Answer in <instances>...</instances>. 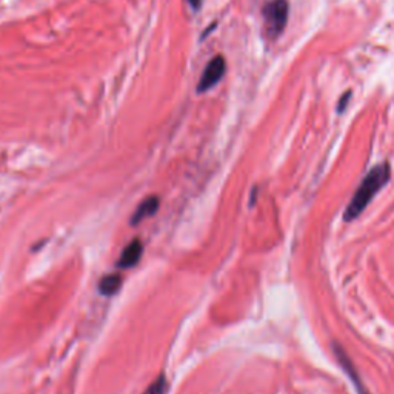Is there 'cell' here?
I'll return each instance as SVG.
<instances>
[{
	"mask_svg": "<svg viewBox=\"0 0 394 394\" xmlns=\"http://www.w3.org/2000/svg\"><path fill=\"white\" fill-rule=\"evenodd\" d=\"M390 177L391 168L387 162L371 168L367 176L362 179L358 190H356L354 196L351 197L348 206H346V210L344 211V220L351 222L354 219H358L359 215L367 210V206L374 197H376V194L388 183Z\"/></svg>",
	"mask_w": 394,
	"mask_h": 394,
	"instance_id": "1",
	"label": "cell"
},
{
	"mask_svg": "<svg viewBox=\"0 0 394 394\" xmlns=\"http://www.w3.org/2000/svg\"><path fill=\"white\" fill-rule=\"evenodd\" d=\"M264 21L267 33L271 39H276L282 31L285 30L287 22H288V13H289V5L287 0H270L265 4L264 9Z\"/></svg>",
	"mask_w": 394,
	"mask_h": 394,
	"instance_id": "2",
	"label": "cell"
},
{
	"mask_svg": "<svg viewBox=\"0 0 394 394\" xmlns=\"http://www.w3.org/2000/svg\"><path fill=\"white\" fill-rule=\"evenodd\" d=\"M225 70H227V63H225V59L222 55H215L213 58L208 65H206V68L203 70L202 78L197 83V91L199 92H205L211 90L214 85H218L220 82V79L223 78Z\"/></svg>",
	"mask_w": 394,
	"mask_h": 394,
	"instance_id": "3",
	"label": "cell"
},
{
	"mask_svg": "<svg viewBox=\"0 0 394 394\" xmlns=\"http://www.w3.org/2000/svg\"><path fill=\"white\" fill-rule=\"evenodd\" d=\"M333 348H334V354H336V358L337 361H339L341 363V367L344 368V371L348 374V378L350 380L353 382V385L356 387V391H358V394H370L367 390H365V385L362 383L361 380V376H359V373L358 370H356V367L353 365L351 359L348 358V354L345 353V350L342 348V346L339 344H334L333 345Z\"/></svg>",
	"mask_w": 394,
	"mask_h": 394,
	"instance_id": "4",
	"label": "cell"
},
{
	"mask_svg": "<svg viewBox=\"0 0 394 394\" xmlns=\"http://www.w3.org/2000/svg\"><path fill=\"white\" fill-rule=\"evenodd\" d=\"M142 251H144V245L142 242H140L139 239H134L131 243H128V245L125 247L124 252H122V256L117 262V265L120 268H131L134 267L137 262L140 260V257H142Z\"/></svg>",
	"mask_w": 394,
	"mask_h": 394,
	"instance_id": "5",
	"label": "cell"
},
{
	"mask_svg": "<svg viewBox=\"0 0 394 394\" xmlns=\"http://www.w3.org/2000/svg\"><path fill=\"white\" fill-rule=\"evenodd\" d=\"M159 208V199L156 196H149L147 197L145 201L140 202V205L137 206V210L134 211V215H133V220H131V223L136 225L139 223L140 220H144L147 218H149V215H154V213L157 211Z\"/></svg>",
	"mask_w": 394,
	"mask_h": 394,
	"instance_id": "6",
	"label": "cell"
},
{
	"mask_svg": "<svg viewBox=\"0 0 394 394\" xmlns=\"http://www.w3.org/2000/svg\"><path fill=\"white\" fill-rule=\"evenodd\" d=\"M122 285V277L119 275H110L107 277H103L99 284V289L102 294L105 296H112L119 292V288Z\"/></svg>",
	"mask_w": 394,
	"mask_h": 394,
	"instance_id": "7",
	"label": "cell"
},
{
	"mask_svg": "<svg viewBox=\"0 0 394 394\" xmlns=\"http://www.w3.org/2000/svg\"><path fill=\"white\" fill-rule=\"evenodd\" d=\"M166 385H168L166 379H165L164 376H161V378H157V379L151 383V385H149V387L147 388L145 394H165V393H166Z\"/></svg>",
	"mask_w": 394,
	"mask_h": 394,
	"instance_id": "8",
	"label": "cell"
},
{
	"mask_svg": "<svg viewBox=\"0 0 394 394\" xmlns=\"http://www.w3.org/2000/svg\"><path fill=\"white\" fill-rule=\"evenodd\" d=\"M350 96H351V91H348L345 96H342V99H341V102H339V105H337V112H344V111H345L346 105H348Z\"/></svg>",
	"mask_w": 394,
	"mask_h": 394,
	"instance_id": "9",
	"label": "cell"
},
{
	"mask_svg": "<svg viewBox=\"0 0 394 394\" xmlns=\"http://www.w3.org/2000/svg\"><path fill=\"white\" fill-rule=\"evenodd\" d=\"M188 4H190L194 9H199L201 5H202V0H188Z\"/></svg>",
	"mask_w": 394,
	"mask_h": 394,
	"instance_id": "10",
	"label": "cell"
}]
</instances>
